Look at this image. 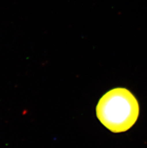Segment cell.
Masks as SVG:
<instances>
[{
  "label": "cell",
  "mask_w": 147,
  "mask_h": 148,
  "mask_svg": "<svg viewBox=\"0 0 147 148\" xmlns=\"http://www.w3.org/2000/svg\"><path fill=\"white\" fill-rule=\"evenodd\" d=\"M100 122L113 133L125 132L136 123L139 105L131 92L124 88H116L105 93L96 108Z\"/></svg>",
  "instance_id": "obj_1"
}]
</instances>
